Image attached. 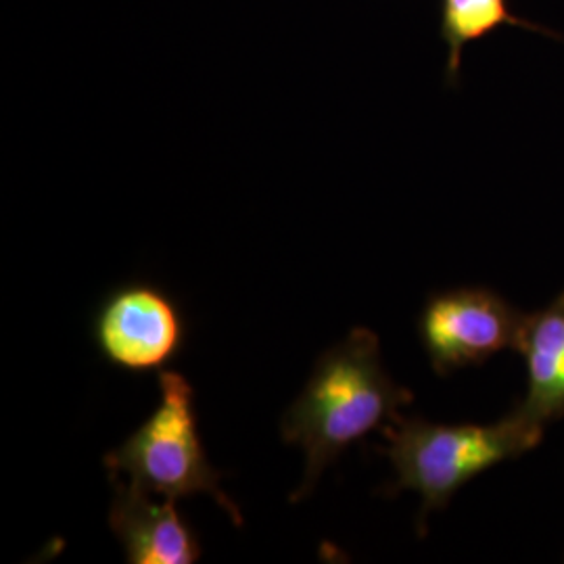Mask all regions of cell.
<instances>
[{
	"mask_svg": "<svg viewBox=\"0 0 564 564\" xmlns=\"http://www.w3.org/2000/svg\"><path fill=\"white\" fill-rule=\"evenodd\" d=\"M412 400V391L387 375L379 337L368 328H354L323 354L300 398L282 416V442L300 445L305 454V477L291 502L303 500L328 464L400 416Z\"/></svg>",
	"mask_w": 564,
	"mask_h": 564,
	"instance_id": "1",
	"label": "cell"
},
{
	"mask_svg": "<svg viewBox=\"0 0 564 564\" xmlns=\"http://www.w3.org/2000/svg\"><path fill=\"white\" fill-rule=\"evenodd\" d=\"M544 429L517 408L491 424H435L395 416L383 429V454L395 470L393 491L410 489L421 496L424 524L429 512L449 505L475 477L535 449Z\"/></svg>",
	"mask_w": 564,
	"mask_h": 564,
	"instance_id": "2",
	"label": "cell"
},
{
	"mask_svg": "<svg viewBox=\"0 0 564 564\" xmlns=\"http://www.w3.org/2000/svg\"><path fill=\"white\" fill-rule=\"evenodd\" d=\"M162 402L126 442L105 456L109 477L128 475L151 494L181 500L205 494L242 527L241 510L224 494L223 475L203 447L195 389L174 370L160 375Z\"/></svg>",
	"mask_w": 564,
	"mask_h": 564,
	"instance_id": "3",
	"label": "cell"
},
{
	"mask_svg": "<svg viewBox=\"0 0 564 564\" xmlns=\"http://www.w3.org/2000/svg\"><path fill=\"white\" fill-rule=\"evenodd\" d=\"M527 318L489 289L460 286L426 302L419 335L433 370L445 377L508 349L519 354Z\"/></svg>",
	"mask_w": 564,
	"mask_h": 564,
	"instance_id": "4",
	"label": "cell"
},
{
	"mask_svg": "<svg viewBox=\"0 0 564 564\" xmlns=\"http://www.w3.org/2000/svg\"><path fill=\"white\" fill-rule=\"evenodd\" d=\"M93 337L102 360L130 375L163 372L181 356L186 321L162 286L128 282L97 307Z\"/></svg>",
	"mask_w": 564,
	"mask_h": 564,
	"instance_id": "5",
	"label": "cell"
},
{
	"mask_svg": "<svg viewBox=\"0 0 564 564\" xmlns=\"http://www.w3.org/2000/svg\"><path fill=\"white\" fill-rule=\"evenodd\" d=\"M116 485L109 506V529L120 540L126 561L132 564H193L202 556V544L193 527L184 521L176 500L155 502L141 485Z\"/></svg>",
	"mask_w": 564,
	"mask_h": 564,
	"instance_id": "6",
	"label": "cell"
},
{
	"mask_svg": "<svg viewBox=\"0 0 564 564\" xmlns=\"http://www.w3.org/2000/svg\"><path fill=\"white\" fill-rule=\"evenodd\" d=\"M527 364V391L517 410L533 423L564 416V291L542 312L529 314L521 351Z\"/></svg>",
	"mask_w": 564,
	"mask_h": 564,
	"instance_id": "7",
	"label": "cell"
},
{
	"mask_svg": "<svg viewBox=\"0 0 564 564\" xmlns=\"http://www.w3.org/2000/svg\"><path fill=\"white\" fill-rule=\"evenodd\" d=\"M510 23L531 28L510 13L506 0H444L442 34L447 42V72L452 76L458 74L466 44Z\"/></svg>",
	"mask_w": 564,
	"mask_h": 564,
	"instance_id": "8",
	"label": "cell"
}]
</instances>
